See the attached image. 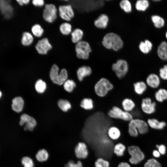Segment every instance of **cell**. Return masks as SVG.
<instances>
[{"label":"cell","mask_w":167,"mask_h":167,"mask_svg":"<svg viewBox=\"0 0 167 167\" xmlns=\"http://www.w3.org/2000/svg\"><path fill=\"white\" fill-rule=\"evenodd\" d=\"M102 43L106 48L118 51L123 46V42L120 36L116 33L109 32L104 36Z\"/></svg>","instance_id":"6da1fadb"},{"label":"cell","mask_w":167,"mask_h":167,"mask_svg":"<svg viewBox=\"0 0 167 167\" xmlns=\"http://www.w3.org/2000/svg\"><path fill=\"white\" fill-rule=\"evenodd\" d=\"M148 125L144 121L139 119H133L128 124V132L132 136L136 137L138 133L144 134L148 131Z\"/></svg>","instance_id":"7a4b0ae2"},{"label":"cell","mask_w":167,"mask_h":167,"mask_svg":"<svg viewBox=\"0 0 167 167\" xmlns=\"http://www.w3.org/2000/svg\"><path fill=\"white\" fill-rule=\"evenodd\" d=\"M58 71V66L55 64L53 65L50 71L49 76L54 83L61 85L64 83L67 79V71L65 69H63L59 74Z\"/></svg>","instance_id":"3957f363"},{"label":"cell","mask_w":167,"mask_h":167,"mask_svg":"<svg viewBox=\"0 0 167 167\" xmlns=\"http://www.w3.org/2000/svg\"><path fill=\"white\" fill-rule=\"evenodd\" d=\"M75 49L77 57L78 59L84 60L88 59L90 54L92 51L89 43L83 40L75 44Z\"/></svg>","instance_id":"277c9868"},{"label":"cell","mask_w":167,"mask_h":167,"mask_svg":"<svg viewBox=\"0 0 167 167\" xmlns=\"http://www.w3.org/2000/svg\"><path fill=\"white\" fill-rule=\"evenodd\" d=\"M112 84L105 78L101 79L95 84L94 90L96 94L100 97L106 95L108 92L113 88Z\"/></svg>","instance_id":"5b68a950"},{"label":"cell","mask_w":167,"mask_h":167,"mask_svg":"<svg viewBox=\"0 0 167 167\" xmlns=\"http://www.w3.org/2000/svg\"><path fill=\"white\" fill-rule=\"evenodd\" d=\"M111 69L118 78L122 79L128 72L129 66L126 60L120 59L113 64Z\"/></svg>","instance_id":"8992f818"},{"label":"cell","mask_w":167,"mask_h":167,"mask_svg":"<svg viewBox=\"0 0 167 167\" xmlns=\"http://www.w3.org/2000/svg\"><path fill=\"white\" fill-rule=\"evenodd\" d=\"M109 116L112 118L121 119L125 121H130L133 119L132 115L129 112L122 110L114 106L108 112Z\"/></svg>","instance_id":"52a82bcc"},{"label":"cell","mask_w":167,"mask_h":167,"mask_svg":"<svg viewBox=\"0 0 167 167\" xmlns=\"http://www.w3.org/2000/svg\"><path fill=\"white\" fill-rule=\"evenodd\" d=\"M128 152L131 156L129 159L130 162L133 164L139 163L144 158L143 153L137 146H132L128 148Z\"/></svg>","instance_id":"ba28073f"},{"label":"cell","mask_w":167,"mask_h":167,"mask_svg":"<svg viewBox=\"0 0 167 167\" xmlns=\"http://www.w3.org/2000/svg\"><path fill=\"white\" fill-rule=\"evenodd\" d=\"M57 9L52 4H47L45 5L43 12V17L46 21L51 23L57 17Z\"/></svg>","instance_id":"9c48e42d"},{"label":"cell","mask_w":167,"mask_h":167,"mask_svg":"<svg viewBox=\"0 0 167 167\" xmlns=\"http://www.w3.org/2000/svg\"><path fill=\"white\" fill-rule=\"evenodd\" d=\"M25 123V125L24 127L25 131H32L36 125V122L35 119L26 113L23 114L20 116L19 122V124L21 126Z\"/></svg>","instance_id":"30bf717a"},{"label":"cell","mask_w":167,"mask_h":167,"mask_svg":"<svg viewBox=\"0 0 167 167\" xmlns=\"http://www.w3.org/2000/svg\"><path fill=\"white\" fill-rule=\"evenodd\" d=\"M156 104L149 97L143 98L142 101L141 108L143 111L145 113L150 114L154 113L156 111Z\"/></svg>","instance_id":"8fae6325"},{"label":"cell","mask_w":167,"mask_h":167,"mask_svg":"<svg viewBox=\"0 0 167 167\" xmlns=\"http://www.w3.org/2000/svg\"><path fill=\"white\" fill-rule=\"evenodd\" d=\"M59 14L61 17L65 20L70 21L74 16V13L71 6L70 5L60 6Z\"/></svg>","instance_id":"7c38bea8"},{"label":"cell","mask_w":167,"mask_h":167,"mask_svg":"<svg viewBox=\"0 0 167 167\" xmlns=\"http://www.w3.org/2000/svg\"><path fill=\"white\" fill-rule=\"evenodd\" d=\"M35 48L39 54H46L51 49L52 46L47 38H44L38 41Z\"/></svg>","instance_id":"4fadbf2b"},{"label":"cell","mask_w":167,"mask_h":167,"mask_svg":"<svg viewBox=\"0 0 167 167\" xmlns=\"http://www.w3.org/2000/svg\"><path fill=\"white\" fill-rule=\"evenodd\" d=\"M75 152L76 156L80 159L87 158L88 154V151L86 144L83 142L79 143L75 146Z\"/></svg>","instance_id":"5bb4252c"},{"label":"cell","mask_w":167,"mask_h":167,"mask_svg":"<svg viewBox=\"0 0 167 167\" xmlns=\"http://www.w3.org/2000/svg\"><path fill=\"white\" fill-rule=\"evenodd\" d=\"M92 70L89 66L84 65L79 67L77 71V75L79 80L81 81L86 77L90 75Z\"/></svg>","instance_id":"9a60e30c"},{"label":"cell","mask_w":167,"mask_h":167,"mask_svg":"<svg viewBox=\"0 0 167 167\" xmlns=\"http://www.w3.org/2000/svg\"><path fill=\"white\" fill-rule=\"evenodd\" d=\"M109 21V18L106 14H102L100 15L94 21V24L97 28L105 29L107 27Z\"/></svg>","instance_id":"2e32d148"},{"label":"cell","mask_w":167,"mask_h":167,"mask_svg":"<svg viewBox=\"0 0 167 167\" xmlns=\"http://www.w3.org/2000/svg\"><path fill=\"white\" fill-rule=\"evenodd\" d=\"M146 84L152 88H157L159 87L160 84V77L156 74H150L146 78Z\"/></svg>","instance_id":"e0dca14e"},{"label":"cell","mask_w":167,"mask_h":167,"mask_svg":"<svg viewBox=\"0 0 167 167\" xmlns=\"http://www.w3.org/2000/svg\"><path fill=\"white\" fill-rule=\"evenodd\" d=\"M11 108L12 109L17 113L21 112L23 109L24 102L23 99L20 96H17L12 101Z\"/></svg>","instance_id":"ac0fdd59"},{"label":"cell","mask_w":167,"mask_h":167,"mask_svg":"<svg viewBox=\"0 0 167 167\" xmlns=\"http://www.w3.org/2000/svg\"><path fill=\"white\" fill-rule=\"evenodd\" d=\"M157 54L160 58L164 61L167 60V42L162 41L158 46Z\"/></svg>","instance_id":"d6986e66"},{"label":"cell","mask_w":167,"mask_h":167,"mask_svg":"<svg viewBox=\"0 0 167 167\" xmlns=\"http://www.w3.org/2000/svg\"><path fill=\"white\" fill-rule=\"evenodd\" d=\"M153 45L151 41L146 39L144 41H141L139 43V49L140 51L143 54H146L152 50Z\"/></svg>","instance_id":"ffe728a7"},{"label":"cell","mask_w":167,"mask_h":167,"mask_svg":"<svg viewBox=\"0 0 167 167\" xmlns=\"http://www.w3.org/2000/svg\"><path fill=\"white\" fill-rule=\"evenodd\" d=\"M148 126L156 130H162L166 126V124L164 121H159L155 118H150L148 120Z\"/></svg>","instance_id":"44dd1931"},{"label":"cell","mask_w":167,"mask_h":167,"mask_svg":"<svg viewBox=\"0 0 167 167\" xmlns=\"http://www.w3.org/2000/svg\"><path fill=\"white\" fill-rule=\"evenodd\" d=\"M71 35L72 42L76 44L82 40L84 36V32L80 28H76L72 32Z\"/></svg>","instance_id":"7402d4cb"},{"label":"cell","mask_w":167,"mask_h":167,"mask_svg":"<svg viewBox=\"0 0 167 167\" xmlns=\"http://www.w3.org/2000/svg\"><path fill=\"white\" fill-rule=\"evenodd\" d=\"M135 92L138 95L142 94L147 89V85L144 82L140 81L133 84Z\"/></svg>","instance_id":"603a6c76"},{"label":"cell","mask_w":167,"mask_h":167,"mask_svg":"<svg viewBox=\"0 0 167 167\" xmlns=\"http://www.w3.org/2000/svg\"><path fill=\"white\" fill-rule=\"evenodd\" d=\"M149 6V2L148 0H138L136 1L135 7L139 12L144 11Z\"/></svg>","instance_id":"cb8c5ba5"},{"label":"cell","mask_w":167,"mask_h":167,"mask_svg":"<svg viewBox=\"0 0 167 167\" xmlns=\"http://www.w3.org/2000/svg\"><path fill=\"white\" fill-rule=\"evenodd\" d=\"M155 96L158 102H162L167 100V90L164 88H160L155 92Z\"/></svg>","instance_id":"d4e9b609"},{"label":"cell","mask_w":167,"mask_h":167,"mask_svg":"<svg viewBox=\"0 0 167 167\" xmlns=\"http://www.w3.org/2000/svg\"><path fill=\"white\" fill-rule=\"evenodd\" d=\"M122 105L125 111L128 112L132 111L135 107V104L132 100L126 98L122 102Z\"/></svg>","instance_id":"484cf974"},{"label":"cell","mask_w":167,"mask_h":167,"mask_svg":"<svg viewBox=\"0 0 167 167\" xmlns=\"http://www.w3.org/2000/svg\"><path fill=\"white\" fill-rule=\"evenodd\" d=\"M151 19L154 26L156 28H161L165 25L164 19L158 15H153L151 16Z\"/></svg>","instance_id":"4316f807"},{"label":"cell","mask_w":167,"mask_h":167,"mask_svg":"<svg viewBox=\"0 0 167 167\" xmlns=\"http://www.w3.org/2000/svg\"><path fill=\"white\" fill-rule=\"evenodd\" d=\"M49 155L47 151L45 149L39 150L36 155V160L40 162L46 161L48 159Z\"/></svg>","instance_id":"83f0119b"},{"label":"cell","mask_w":167,"mask_h":167,"mask_svg":"<svg viewBox=\"0 0 167 167\" xmlns=\"http://www.w3.org/2000/svg\"><path fill=\"white\" fill-rule=\"evenodd\" d=\"M80 106L85 110H91L94 107L93 101L90 98H84L81 101Z\"/></svg>","instance_id":"f1b7e54d"},{"label":"cell","mask_w":167,"mask_h":167,"mask_svg":"<svg viewBox=\"0 0 167 167\" xmlns=\"http://www.w3.org/2000/svg\"><path fill=\"white\" fill-rule=\"evenodd\" d=\"M33 40V37L30 33L25 32L23 33L21 40V43L23 45H29L32 43Z\"/></svg>","instance_id":"f546056e"},{"label":"cell","mask_w":167,"mask_h":167,"mask_svg":"<svg viewBox=\"0 0 167 167\" xmlns=\"http://www.w3.org/2000/svg\"><path fill=\"white\" fill-rule=\"evenodd\" d=\"M119 6L120 8L126 13H130L132 11V5L129 0H121Z\"/></svg>","instance_id":"4dcf8cb0"},{"label":"cell","mask_w":167,"mask_h":167,"mask_svg":"<svg viewBox=\"0 0 167 167\" xmlns=\"http://www.w3.org/2000/svg\"><path fill=\"white\" fill-rule=\"evenodd\" d=\"M108 134L109 137L113 140L118 139L120 135L119 130L115 126H111L108 131Z\"/></svg>","instance_id":"1f68e13d"},{"label":"cell","mask_w":167,"mask_h":167,"mask_svg":"<svg viewBox=\"0 0 167 167\" xmlns=\"http://www.w3.org/2000/svg\"><path fill=\"white\" fill-rule=\"evenodd\" d=\"M59 108L63 111L67 112L71 108V105L70 102L66 100L59 99L58 102Z\"/></svg>","instance_id":"d6a6232c"},{"label":"cell","mask_w":167,"mask_h":167,"mask_svg":"<svg viewBox=\"0 0 167 167\" xmlns=\"http://www.w3.org/2000/svg\"><path fill=\"white\" fill-rule=\"evenodd\" d=\"M46 88V84L41 79L38 80L35 84L36 90L39 93H41L44 92Z\"/></svg>","instance_id":"836d02e7"},{"label":"cell","mask_w":167,"mask_h":167,"mask_svg":"<svg viewBox=\"0 0 167 167\" xmlns=\"http://www.w3.org/2000/svg\"><path fill=\"white\" fill-rule=\"evenodd\" d=\"M60 30L63 34L68 35L71 32L72 26L69 23H64L60 25Z\"/></svg>","instance_id":"e575fe53"},{"label":"cell","mask_w":167,"mask_h":167,"mask_svg":"<svg viewBox=\"0 0 167 167\" xmlns=\"http://www.w3.org/2000/svg\"><path fill=\"white\" fill-rule=\"evenodd\" d=\"M76 87V84L72 80L67 79L63 84L64 89L69 92H72Z\"/></svg>","instance_id":"d590c367"},{"label":"cell","mask_w":167,"mask_h":167,"mask_svg":"<svg viewBox=\"0 0 167 167\" xmlns=\"http://www.w3.org/2000/svg\"><path fill=\"white\" fill-rule=\"evenodd\" d=\"M125 149V147L123 144L118 143L115 146L113 151L114 153L117 156H123Z\"/></svg>","instance_id":"8d00e7d4"},{"label":"cell","mask_w":167,"mask_h":167,"mask_svg":"<svg viewBox=\"0 0 167 167\" xmlns=\"http://www.w3.org/2000/svg\"><path fill=\"white\" fill-rule=\"evenodd\" d=\"M31 30L33 34L37 37H40L41 36L44 32L43 29L38 24H36L33 25L32 28Z\"/></svg>","instance_id":"74e56055"},{"label":"cell","mask_w":167,"mask_h":167,"mask_svg":"<svg viewBox=\"0 0 167 167\" xmlns=\"http://www.w3.org/2000/svg\"><path fill=\"white\" fill-rule=\"evenodd\" d=\"M22 164L24 167H34V163L32 159L28 156L23 157L21 160Z\"/></svg>","instance_id":"f35d334b"},{"label":"cell","mask_w":167,"mask_h":167,"mask_svg":"<svg viewBox=\"0 0 167 167\" xmlns=\"http://www.w3.org/2000/svg\"><path fill=\"white\" fill-rule=\"evenodd\" d=\"M144 167H161V165L156 160L151 158L147 161L144 164Z\"/></svg>","instance_id":"ab89813d"},{"label":"cell","mask_w":167,"mask_h":167,"mask_svg":"<svg viewBox=\"0 0 167 167\" xmlns=\"http://www.w3.org/2000/svg\"><path fill=\"white\" fill-rule=\"evenodd\" d=\"M95 167H109V162L101 158L98 159L95 162Z\"/></svg>","instance_id":"60d3db41"},{"label":"cell","mask_w":167,"mask_h":167,"mask_svg":"<svg viewBox=\"0 0 167 167\" xmlns=\"http://www.w3.org/2000/svg\"><path fill=\"white\" fill-rule=\"evenodd\" d=\"M160 77L164 80H167V65L164 66L159 70Z\"/></svg>","instance_id":"b9f144b4"},{"label":"cell","mask_w":167,"mask_h":167,"mask_svg":"<svg viewBox=\"0 0 167 167\" xmlns=\"http://www.w3.org/2000/svg\"><path fill=\"white\" fill-rule=\"evenodd\" d=\"M64 167H83V165L82 162L80 161H78L76 163H75L73 161L70 160L66 164Z\"/></svg>","instance_id":"7bdbcfd3"},{"label":"cell","mask_w":167,"mask_h":167,"mask_svg":"<svg viewBox=\"0 0 167 167\" xmlns=\"http://www.w3.org/2000/svg\"><path fill=\"white\" fill-rule=\"evenodd\" d=\"M156 147L158 149V151L161 154L164 155L165 154L166 152V147L163 144L160 145H157Z\"/></svg>","instance_id":"ee69618b"},{"label":"cell","mask_w":167,"mask_h":167,"mask_svg":"<svg viewBox=\"0 0 167 167\" xmlns=\"http://www.w3.org/2000/svg\"><path fill=\"white\" fill-rule=\"evenodd\" d=\"M32 3L36 6H41L44 5V2L43 0H33Z\"/></svg>","instance_id":"f6af8a7d"},{"label":"cell","mask_w":167,"mask_h":167,"mask_svg":"<svg viewBox=\"0 0 167 167\" xmlns=\"http://www.w3.org/2000/svg\"><path fill=\"white\" fill-rule=\"evenodd\" d=\"M17 1L19 3V5L21 6L23 5L24 4H28L29 2V0H18Z\"/></svg>","instance_id":"bcb514c9"},{"label":"cell","mask_w":167,"mask_h":167,"mask_svg":"<svg viewBox=\"0 0 167 167\" xmlns=\"http://www.w3.org/2000/svg\"><path fill=\"white\" fill-rule=\"evenodd\" d=\"M118 167H131L130 165L127 163L122 162L120 163Z\"/></svg>","instance_id":"7dc6e473"},{"label":"cell","mask_w":167,"mask_h":167,"mask_svg":"<svg viewBox=\"0 0 167 167\" xmlns=\"http://www.w3.org/2000/svg\"><path fill=\"white\" fill-rule=\"evenodd\" d=\"M152 154L153 156L156 158L160 157L161 155L159 152L157 150H154L152 152Z\"/></svg>","instance_id":"c3c4849f"},{"label":"cell","mask_w":167,"mask_h":167,"mask_svg":"<svg viewBox=\"0 0 167 167\" xmlns=\"http://www.w3.org/2000/svg\"><path fill=\"white\" fill-rule=\"evenodd\" d=\"M2 95V93L0 91V98L1 97Z\"/></svg>","instance_id":"681fc988"},{"label":"cell","mask_w":167,"mask_h":167,"mask_svg":"<svg viewBox=\"0 0 167 167\" xmlns=\"http://www.w3.org/2000/svg\"><path fill=\"white\" fill-rule=\"evenodd\" d=\"M165 37H166V38L167 39V32H166V33H165Z\"/></svg>","instance_id":"f907efd6"}]
</instances>
